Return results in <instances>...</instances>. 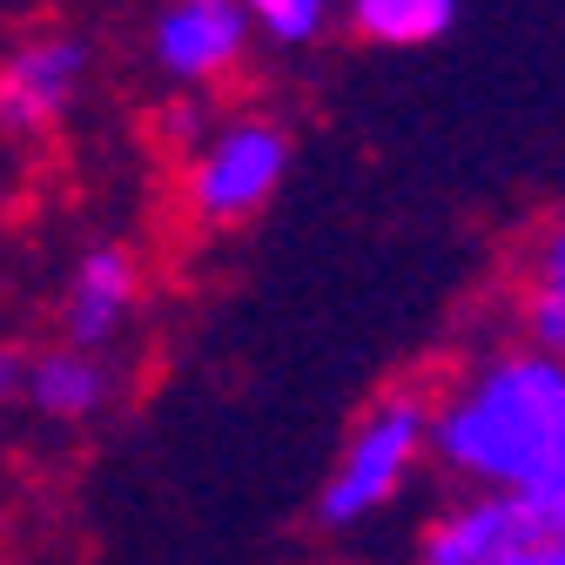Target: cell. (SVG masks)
I'll list each match as a JSON object with an SVG mask.
<instances>
[{"label":"cell","instance_id":"obj_5","mask_svg":"<svg viewBox=\"0 0 565 565\" xmlns=\"http://www.w3.org/2000/svg\"><path fill=\"white\" fill-rule=\"evenodd\" d=\"M88 75V47L75 34H34L0 61V128L8 135H34L47 121L67 115Z\"/></svg>","mask_w":565,"mask_h":565},{"label":"cell","instance_id":"obj_3","mask_svg":"<svg viewBox=\"0 0 565 565\" xmlns=\"http://www.w3.org/2000/svg\"><path fill=\"white\" fill-rule=\"evenodd\" d=\"M290 175V135L276 121H230L189 156V216L202 230H236L282 189Z\"/></svg>","mask_w":565,"mask_h":565},{"label":"cell","instance_id":"obj_1","mask_svg":"<svg viewBox=\"0 0 565 565\" xmlns=\"http://www.w3.org/2000/svg\"><path fill=\"white\" fill-rule=\"evenodd\" d=\"M431 458L465 491H505L565 532V364L545 350H491L431 397Z\"/></svg>","mask_w":565,"mask_h":565},{"label":"cell","instance_id":"obj_2","mask_svg":"<svg viewBox=\"0 0 565 565\" xmlns=\"http://www.w3.org/2000/svg\"><path fill=\"white\" fill-rule=\"evenodd\" d=\"M424 451H431V397L424 391H384L364 404V417L350 424V438L317 491V519L330 532H350V525H371L377 512H391Z\"/></svg>","mask_w":565,"mask_h":565},{"label":"cell","instance_id":"obj_13","mask_svg":"<svg viewBox=\"0 0 565 565\" xmlns=\"http://www.w3.org/2000/svg\"><path fill=\"white\" fill-rule=\"evenodd\" d=\"M532 565H565V545H545V552H539Z\"/></svg>","mask_w":565,"mask_h":565},{"label":"cell","instance_id":"obj_10","mask_svg":"<svg viewBox=\"0 0 565 565\" xmlns=\"http://www.w3.org/2000/svg\"><path fill=\"white\" fill-rule=\"evenodd\" d=\"M525 343L545 350V358H558L565 343V243L552 236L545 256H539V290L525 297Z\"/></svg>","mask_w":565,"mask_h":565},{"label":"cell","instance_id":"obj_8","mask_svg":"<svg viewBox=\"0 0 565 565\" xmlns=\"http://www.w3.org/2000/svg\"><path fill=\"white\" fill-rule=\"evenodd\" d=\"M108 364L95 358V350H41V358H21V397L54 417V424H82L108 404Z\"/></svg>","mask_w":565,"mask_h":565},{"label":"cell","instance_id":"obj_12","mask_svg":"<svg viewBox=\"0 0 565 565\" xmlns=\"http://www.w3.org/2000/svg\"><path fill=\"white\" fill-rule=\"evenodd\" d=\"M14 397H21V350L0 343V411H8Z\"/></svg>","mask_w":565,"mask_h":565},{"label":"cell","instance_id":"obj_7","mask_svg":"<svg viewBox=\"0 0 565 565\" xmlns=\"http://www.w3.org/2000/svg\"><path fill=\"white\" fill-rule=\"evenodd\" d=\"M141 303V263L121 249V243H102L75 263V276H67V297H61V337L67 350H102L128 330Z\"/></svg>","mask_w":565,"mask_h":565},{"label":"cell","instance_id":"obj_4","mask_svg":"<svg viewBox=\"0 0 565 565\" xmlns=\"http://www.w3.org/2000/svg\"><path fill=\"white\" fill-rule=\"evenodd\" d=\"M545 545H565V532L539 525L505 491H465L417 539V565H532Z\"/></svg>","mask_w":565,"mask_h":565},{"label":"cell","instance_id":"obj_9","mask_svg":"<svg viewBox=\"0 0 565 565\" xmlns=\"http://www.w3.org/2000/svg\"><path fill=\"white\" fill-rule=\"evenodd\" d=\"M458 21V0H350V28L377 47H424Z\"/></svg>","mask_w":565,"mask_h":565},{"label":"cell","instance_id":"obj_6","mask_svg":"<svg viewBox=\"0 0 565 565\" xmlns=\"http://www.w3.org/2000/svg\"><path fill=\"white\" fill-rule=\"evenodd\" d=\"M149 41H156V61L175 82H216L243 61L249 21H243L236 0H162Z\"/></svg>","mask_w":565,"mask_h":565},{"label":"cell","instance_id":"obj_11","mask_svg":"<svg viewBox=\"0 0 565 565\" xmlns=\"http://www.w3.org/2000/svg\"><path fill=\"white\" fill-rule=\"evenodd\" d=\"M243 8V21L249 28H263L269 41H282V47H303V41H317L323 34V21H330V0H236Z\"/></svg>","mask_w":565,"mask_h":565}]
</instances>
